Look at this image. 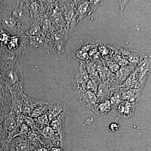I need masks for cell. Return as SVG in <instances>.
I'll list each match as a JSON object with an SVG mask.
<instances>
[{
    "instance_id": "obj_1",
    "label": "cell",
    "mask_w": 151,
    "mask_h": 151,
    "mask_svg": "<svg viewBox=\"0 0 151 151\" xmlns=\"http://www.w3.org/2000/svg\"><path fill=\"white\" fill-rule=\"evenodd\" d=\"M22 60H19L12 65L3 68V77L12 91L23 92L24 89Z\"/></svg>"
},
{
    "instance_id": "obj_2",
    "label": "cell",
    "mask_w": 151,
    "mask_h": 151,
    "mask_svg": "<svg viewBox=\"0 0 151 151\" xmlns=\"http://www.w3.org/2000/svg\"><path fill=\"white\" fill-rule=\"evenodd\" d=\"M151 72V55L142 53L139 61L132 74L143 87Z\"/></svg>"
},
{
    "instance_id": "obj_3",
    "label": "cell",
    "mask_w": 151,
    "mask_h": 151,
    "mask_svg": "<svg viewBox=\"0 0 151 151\" xmlns=\"http://www.w3.org/2000/svg\"><path fill=\"white\" fill-rule=\"evenodd\" d=\"M89 78L85 66L80 63V65L76 67L71 77L73 90L86 89V84Z\"/></svg>"
},
{
    "instance_id": "obj_4",
    "label": "cell",
    "mask_w": 151,
    "mask_h": 151,
    "mask_svg": "<svg viewBox=\"0 0 151 151\" xmlns=\"http://www.w3.org/2000/svg\"><path fill=\"white\" fill-rule=\"evenodd\" d=\"M20 45L25 53L29 50L47 47L48 40L44 35L32 36L25 35L22 38Z\"/></svg>"
},
{
    "instance_id": "obj_5",
    "label": "cell",
    "mask_w": 151,
    "mask_h": 151,
    "mask_svg": "<svg viewBox=\"0 0 151 151\" xmlns=\"http://www.w3.org/2000/svg\"><path fill=\"white\" fill-rule=\"evenodd\" d=\"M74 94L80 103L84 107L92 110L98 101L97 94L90 90H73Z\"/></svg>"
},
{
    "instance_id": "obj_6",
    "label": "cell",
    "mask_w": 151,
    "mask_h": 151,
    "mask_svg": "<svg viewBox=\"0 0 151 151\" xmlns=\"http://www.w3.org/2000/svg\"><path fill=\"white\" fill-rule=\"evenodd\" d=\"M137 105L123 100L113 107L112 110L113 113L120 118L128 119L134 115Z\"/></svg>"
},
{
    "instance_id": "obj_7",
    "label": "cell",
    "mask_w": 151,
    "mask_h": 151,
    "mask_svg": "<svg viewBox=\"0 0 151 151\" xmlns=\"http://www.w3.org/2000/svg\"><path fill=\"white\" fill-rule=\"evenodd\" d=\"M103 4L102 1H79L76 4V7L80 19L89 16Z\"/></svg>"
},
{
    "instance_id": "obj_8",
    "label": "cell",
    "mask_w": 151,
    "mask_h": 151,
    "mask_svg": "<svg viewBox=\"0 0 151 151\" xmlns=\"http://www.w3.org/2000/svg\"><path fill=\"white\" fill-rule=\"evenodd\" d=\"M68 111H69L68 108L50 122L49 126L59 136L60 142L63 145L64 144L65 137L64 120Z\"/></svg>"
},
{
    "instance_id": "obj_9",
    "label": "cell",
    "mask_w": 151,
    "mask_h": 151,
    "mask_svg": "<svg viewBox=\"0 0 151 151\" xmlns=\"http://www.w3.org/2000/svg\"><path fill=\"white\" fill-rule=\"evenodd\" d=\"M24 104L22 110V114L25 116H30L32 111L40 105L46 102L45 100H39L29 97L23 93Z\"/></svg>"
},
{
    "instance_id": "obj_10",
    "label": "cell",
    "mask_w": 151,
    "mask_h": 151,
    "mask_svg": "<svg viewBox=\"0 0 151 151\" xmlns=\"http://www.w3.org/2000/svg\"><path fill=\"white\" fill-rule=\"evenodd\" d=\"M67 108L68 107L65 103L60 100H53L48 102L47 114L50 122Z\"/></svg>"
},
{
    "instance_id": "obj_11",
    "label": "cell",
    "mask_w": 151,
    "mask_h": 151,
    "mask_svg": "<svg viewBox=\"0 0 151 151\" xmlns=\"http://www.w3.org/2000/svg\"><path fill=\"white\" fill-rule=\"evenodd\" d=\"M12 110L17 115L22 114L24 104L23 92L12 91Z\"/></svg>"
},
{
    "instance_id": "obj_12",
    "label": "cell",
    "mask_w": 151,
    "mask_h": 151,
    "mask_svg": "<svg viewBox=\"0 0 151 151\" xmlns=\"http://www.w3.org/2000/svg\"><path fill=\"white\" fill-rule=\"evenodd\" d=\"M142 89H131L122 91V95L123 100L138 104L140 98Z\"/></svg>"
},
{
    "instance_id": "obj_13",
    "label": "cell",
    "mask_w": 151,
    "mask_h": 151,
    "mask_svg": "<svg viewBox=\"0 0 151 151\" xmlns=\"http://www.w3.org/2000/svg\"><path fill=\"white\" fill-rule=\"evenodd\" d=\"M120 51L122 55L129 61V63L137 66L140 59L142 52L138 50L126 48H121Z\"/></svg>"
},
{
    "instance_id": "obj_14",
    "label": "cell",
    "mask_w": 151,
    "mask_h": 151,
    "mask_svg": "<svg viewBox=\"0 0 151 151\" xmlns=\"http://www.w3.org/2000/svg\"><path fill=\"white\" fill-rule=\"evenodd\" d=\"M112 108V105L110 100H105L98 101L92 110L97 115L100 116L108 113Z\"/></svg>"
},
{
    "instance_id": "obj_15",
    "label": "cell",
    "mask_w": 151,
    "mask_h": 151,
    "mask_svg": "<svg viewBox=\"0 0 151 151\" xmlns=\"http://www.w3.org/2000/svg\"><path fill=\"white\" fill-rule=\"evenodd\" d=\"M34 120L38 131L43 129L45 127L49 126L50 121L47 112L37 118H35Z\"/></svg>"
},
{
    "instance_id": "obj_16",
    "label": "cell",
    "mask_w": 151,
    "mask_h": 151,
    "mask_svg": "<svg viewBox=\"0 0 151 151\" xmlns=\"http://www.w3.org/2000/svg\"><path fill=\"white\" fill-rule=\"evenodd\" d=\"M25 35L32 36H40L43 35L42 29L38 22L35 21L31 25L29 29L25 33Z\"/></svg>"
},
{
    "instance_id": "obj_17",
    "label": "cell",
    "mask_w": 151,
    "mask_h": 151,
    "mask_svg": "<svg viewBox=\"0 0 151 151\" xmlns=\"http://www.w3.org/2000/svg\"><path fill=\"white\" fill-rule=\"evenodd\" d=\"M48 105V102L46 101L45 103L37 107L32 111L29 117L35 119L46 113L47 111Z\"/></svg>"
},
{
    "instance_id": "obj_18",
    "label": "cell",
    "mask_w": 151,
    "mask_h": 151,
    "mask_svg": "<svg viewBox=\"0 0 151 151\" xmlns=\"http://www.w3.org/2000/svg\"><path fill=\"white\" fill-rule=\"evenodd\" d=\"M24 124H27L30 128L34 131H38L35 124L34 119L29 116H25L24 119Z\"/></svg>"
},
{
    "instance_id": "obj_19",
    "label": "cell",
    "mask_w": 151,
    "mask_h": 151,
    "mask_svg": "<svg viewBox=\"0 0 151 151\" xmlns=\"http://www.w3.org/2000/svg\"><path fill=\"white\" fill-rule=\"evenodd\" d=\"M30 128L27 124H23L22 125L20 129L19 132L18 134L15 136V137H17V136H21V137H23L24 135L27 134L29 133V129Z\"/></svg>"
},
{
    "instance_id": "obj_20",
    "label": "cell",
    "mask_w": 151,
    "mask_h": 151,
    "mask_svg": "<svg viewBox=\"0 0 151 151\" xmlns=\"http://www.w3.org/2000/svg\"><path fill=\"white\" fill-rule=\"evenodd\" d=\"M120 129L119 124L116 123H112L109 126V129L111 132H115L119 131Z\"/></svg>"
},
{
    "instance_id": "obj_21",
    "label": "cell",
    "mask_w": 151,
    "mask_h": 151,
    "mask_svg": "<svg viewBox=\"0 0 151 151\" xmlns=\"http://www.w3.org/2000/svg\"><path fill=\"white\" fill-rule=\"evenodd\" d=\"M118 2H119V6H120V9L123 10H124V7H125V6H126V4H127L128 1H118Z\"/></svg>"
},
{
    "instance_id": "obj_22",
    "label": "cell",
    "mask_w": 151,
    "mask_h": 151,
    "mask_svg": "<svg viewBox=\"0 0 151 151\" xmlns=\"http://www.w3.org/2000/svg\"><path fill=\"white\" fill-rule=\"evenodd\" d=\"M51 151H63V148L59 147H53L51 149Z\"/></svg>"
}]
</instances>
